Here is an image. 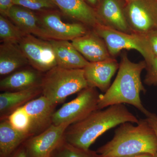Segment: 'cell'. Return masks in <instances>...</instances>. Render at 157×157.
<instances>
[{
  "label": "cell",
  "instance_id": "29",
  "mask_svg": "<svg viewBox=\"0 0 157 157\" xmlns=\"http://www.w3.org/2000/svg\"><path fill=\"white\" fill-rule=\"evenodd\" d=\"M146 119L154 130L157 137V115L155 113L148 111L145 115Z\"/></svg>",
  "mask_w": 157,
  "mask_h": 157
},
{
  "label": "cell",
  "instance_id": "10",
  "mask_svg": "<svg viewBox=\"0 0 157 157\" xmlns=\"http://www.w3.org/2000/svg\"><path fill=\"white\" fill-rule=\"evenodd\" d=\"M69 126L52 124L44 132L29 137L22 144L28 157H50L65 140V133Z\"/></svg>",
  "mask_w": 157,
  "mask_h": 157
},
{
  "label": "cell",
  "instance_id": "14",
  "mask_svg": "<svg viewBox=\"0 0 157 157\" xmlns=\"http://www.w3.org/2000/svg\"><path fill=\"white\" fill-rule=\"evenodd\" d=\"M95 12L98 24L120 32L133 33L124 11L117 0H102Z\"/></svg>",
  "mask_w": 157,
  "mask_h": 157
},
{
  "label": "cell",
  "instance_id": "34",
  "mask_svg": "<svg viewBox=\"0 0 157 157\" xmlns=\"http://www.w3.org/2000/svg\"><path fill=\"white\" fill-rule=\"evenodd\" d=\"M124 1H125L126 2H129V1H131V0H124Z\"/></svg>",
  "mask_w": 157,
  "mask_h": 157
},
{
  "label": "cell",
  "instance_id": "30",
  "mask_svg": "<svg viewBox=\"0 0 157 157\" xmlns=\"http://www.w3.org/2000/svg\"><path fill=\"white\" fill-rule=\"evenodd\" d=\"M10 157H28L23 145L17 149Z\"/></svg>",
  "mask_w": 157,
  "mask_h": 157
},
{
  "label": "cell",
  "instance_id": "25",
  "mask_svg": "<svg viewBox=\"0 0 157 157\" xmlns=\"http://www.w3.org/2000/svg\"><path fill=\"white\" fill-rule=\"evenodd\" d=\"M14 6H21L31 11H43L57 7L52 0H13Z\"/></svg>",
  "mask_w": 157,
  "mask_h": 157
},
{
  "label": "cell",
  "instance_id": "20",
  "mask_svg": "<svg viewBox=\"0 0 157 157\" xmlns=\"http://www.w3.org/2000/svg\"><path fill=\"white\" fill-rule=\"evenodd\" d=\"M29 65L18 44L4 42L0 45V75L6 76Z\"/></svg>",
  "mask_w": 157,
  "mask_h": 157
},
{
  "label": "cell",
  "instance_id": "15",
  "mask_svg": "<svg viewBox=\"0 0 157 157\" xmlns=\"http://www.w3.org/2000/svg\"><path fill=\"white\" fill-rule=\"evenodd\" d=\"M33 68H23L0 81V89L4 92L16 91L41 86L43 75Z\"/></svg>",
  "mask_w": 157,
  "mask_h": 157
},
{
  "label": "cell",
  "instance_id": "3",
  "mask_svg": "<svg viewBox=\"0 0 157 157\" xmlns=\"http://www.w3.org/2000/svg\"><path fill=\"white\" fill-rule=\"evenodd\" d=\"M136 124H121L112 139L96 151L101 157H125L142 153L154 155L157 152L154 130L146 118L139 120Z\"/></svg>",
  "mask_w": 157,
  "mask_h": 157
},
{
  "label": "cell",
  "instance_id": "19",
  "mask_svg": "<svg viewBox=\"0 0 157 157\" xmlns=\"http://www.w3.org/2000/svg\"><path fill=\"white\" fill-rule=\"evenodd\" d=\"M42 94L41 86L16 91L4 92L0 94L1 119L8 116Z\"/></svg>",
  "mask_w": 157,
  "mask_h": 157
},
{
  "label": "cell",
  "instance_id": "26",
  "mask_svg": "<svg viewBox=\"0 0 157 157\" xmlns=\"http://www.w3.org/2000/svg\"><path fill=\"white\" fill-rule=\"evenodd\" d=\"M147 73L144 83L147 86L157 85V57L155 56L150 61L146 63Z\"/></svg>",
  "mask_w": 157,
  "mask_h": 157
},
{
  "label": "cell",
  "instance_id": "13",
  "mask_svg": "<svg viewBox=\"0 0 157 157\" xmlns=\"http://www.w3.org/2000/svg\"><path fill=\"white\" fill-rule=\"evenodd\" d=\"M71 41L76 50L90 63L112 58L104 40L93 29L84 36Z\"/></svg>",
  "mask_w": 157,
  "mask_h": 157
},
{
  "label": "cell",
  "instance_id": "9",
  "mask_svg": "<svg viewBox=\"0 0 157 157\" xmlns=\"http://www.w3.org/2000/svg\"><path fill=\"white\" fill-rule=\"evenodd\" d=\"M41 27L47 39L70 40L84 36L91 29L81 23L65 22L60 15L54 11L38 15Z\"/></svg>",
  "mask_w": 157,
  "mask_h": 157
},
{
  "label": "cell",
  "instance_id": "32",
  "mask_svg": "<svg viewBox=\"0 0 157 157\" xmlns=\"http://www.w3.org/2000/svg\"><path fill=\"white\" fill-rule=\"evenodd\" d=\"M87 1L90 4L93 5H95L98 2V0H87Z\"/></svg>",
  "mask_w": 157,
  "mask_h": 157
},
{
  "label": "cell",
  "instance_id": "24",
  "mask_svg": "<svg viewBox=\"0 0 157 157\" xmlns=\"http://www.w3.org/2000/svg\"><path fill=\"white\" fill-rule=\"evenodd\" d=\"M7 118L15 130L32 137L30 119L23 106L11 113Z\"/></svg>",
  "mask_w": 157,
  "mask_h": 157
},
{
  "label": "cell",
  "instance_id": "31",
  "mask_svg": "<svg viewBox=\"0 0 157 157\" xmlns=\"http://www.w3.org/2000/svg\"><path fill=\"white\" fill-rule=\"evenodd\" d=\"M153 155L149 153H142L125 157H153Z\"/></svg>",
  "mask_w": 157,
  "mask_h": 157
},
{
  "label": "cell",
  "instance_id": "11",
  "mask_svg": "<svg viewBox=\"0 0 157 157\" xmlns=\"http://www.w3.org/2000/svg\"><path fill=\"white\" fill-rule=\"evenodd\" d=\"M120 63L113 58L89 63L83 68L89 87L98 88L105 93L110 87L111 79L119 68Z\"/></svg>",
  "mask_w": 157,
  "mask_h": 157
},
{
  "label": "cell",
  "instance_id": "16",
  "mask_svg": "<svg viewBox=\"0 0 157 157\" xmlns=\"http://www.w3.org/2000/svg\"><path fill=\"white\" fill-rule=\"evenodd\" d=\"M53 48L57 66L69 69H83L89 62L68 40L49 39Z\"/></svg>",
  "mask_w": 157,
  "mask_h": 157
},
{
  "label": "cell",
  "instance_id": "28",
  "mask_svg": "<svg viewBox=\"0 0 157 157\" xmlns=\"http://www.w3.org/2000/svg\"><path fill=\"white\" fill-rule=\"evenodd\" d=\"M14 6L13 0H0L1 15L8 17L9 10Z\"/></svg>",
  "mask_w": 157,
  "mask_h": 157
},
{
  "label": "cell",
  "instance_id": "4",
  "mask_svg": "<svg viewBox=\"0 0 157 157\" xmlns=\"http://www.w3.org/2000/svg\"><path fill=\"white\" fill-rule=\"evenodd\" d=\"M41 87L42 95L56 106L88 85L83 69H66L57 66L43 75Z\"/></svg>",
  "mask_w": 157,
  "mask_h": 157
},
{
  "label": "cell",
  "instance_id": "22",
  "mask_svg": "<svg viewBox=\"0 0 157 157\" xmlns=\"http://www.w3.org/2000/svg\"><path fill=\"white\" fill-rule=\"evenodd\" d=\"M25 34L7 17L0 16V40L2 43L18 44Z\"/></svg>",
  "mask_w": 157,
  "mask_h": 157
},
{
  "label": "cell",
  "instance_id": "18",
  "mask_svg": "<svg viewBox=\"0 0 157 157\" xmlns=\"http://www.w3.org/2000/svg\"><path fill=\"white\" fill-rule=\"evenodd\" d=\"M8 17L24 33L48 40L40 25L38 15L29 9L14 5L9 10Z\"/></svg>",
  "mask_w": 157,
  "mask_h": 157
},
{
  "label": "cell",
  "instance_id": "23",
  "mask_svg": "<svg viewBox=\"0 0 157 157\" xmlns=\"http://www.w3.org/2000/svg\"><path fill=\"white\" fill-rule=\"evenodd\" d=\"M50 157H101L96 151L78 148L65 139L51 155Z\"/></svg>",
  "mask_w": 157,
  "mask_h": 157
},
{
  "label": "cell",
  "instance_id": "8",
  "mask_svg": "<svg viewBox=\"0 0 157 157\" xmlns=\"http://www.w3.org/2000/svg\"><path fill=\"white\" fill-rule=\"evenodd\" d=\"M18 44L35 70L46 73L57 66L54 52L48 40L26 34Z\"/></svg>",
  "mask_w": 157,
  "mask_h": 157
},
{
  "label": "cell",
  "instance_id": "17",
  "mask_svg": "<svg viewBox=\"0 0 157 157\" xmlns=\"http://www.w3.org/2000/svg\"><path fill=\"white\" fill-rule=\"evenodd\" d=\"M67 16L93 29L98 24L96 12L84 0H52Z\"/></svg>",
  "mask_w": 157,
  "mask_h": 157
},
{
  "label": "cell",
  "instance_id": "2",
  "mask_svg": "<svg viewBox=\"0 0 157 157\" xmlns=\"http://www.w3.org/2000/svg\"><path fill=\"white\" fill-rule=\"evenodd\" d=\"M146 67L145 61L134 63L129 59L126 53L123 54L115 80L104 94L100 95L98 109L126 104L132 105L146 115L148 110L143 106L140 98V93L145 94L146 92L140 77Z\"/></svg>",
  "mask_w": 157,
  "mask_h": 157
},
{
  "label": "cell",
  "instance_id": "5",
  "mask_svg": "<svg viewBox=\"0 0 157 157\" xmlns=\"http://www.w3.org/2000/svg\"><path fill=\"white\" fill-rule=\"evenodd\" d=\"M104 40L110 56L114 58L123 49H135L141 54L146 63L155 56L145 35L127 33L98 24L93 29Z\"/></svg>",
  "mask_w": 157,
  "mask_h": 157
},
{
  "label": "cell",
  "instance_id": "12",
  "mask_svg": "<svg viewBox=\"0 0 157 157\" xmlns=\"http://www.w3.org/2000/svg\"><path fill=\"white\" fill-rule=\"evenodd\" d=\"M31 122L30 134L35 136L44 132L52 124V115L56 105L42 95L23 106Z\"/></svg>",
  "mask_w": 157,
  "mask_h": 157
},
{
  "label": "cell",
  "instance_id": "7",
  "mask_svg": "<svg viewBox=\"0 0 157 157\" xmlns=\"http://www.w3.org/2000/svg\"><path fill=\"white\" fill-rule=\"evenodd\" d=\"M124 12L134 33L145 35L157 30V0H131Z\"/></svg>",
  "mask_w": 157,
  "mask_h": 157
},
{
  "label": "cell",
  "instance_id": "21",
  "mask_svg": "<svg viewBox=\"0 0 157 157\" xmlns=\"http://www.w3.org/2000/svg\"><path fill=\"white\" fill-rule=\"evenodd\" d=\"M0 123V157H10L30 136L15 130L7 118Z\"/></svg>",
  "mask_w": 157,
  "mask_h": 157
},
{
  "label": "cell",
  "instance_id": "33",
  "mask_svg": "<svg viewBox=\"0 0 157 157\" xmlns=\"http://www.w3.org/2000/svg\"><path fill=\"white\" fill-rule=\"evenodd\" d=\"M153 157H157V152L154 155Z\"/></svg>",
  "mask_w": 157,
  "mask_h": 157
},
{
  "label": "cell",
  "instance_id": "1",
  "mask_svg": "<svg viewBox=\"0 0 157 157\" xmlns=\"http://www.w3.org/2000/svg\"><path fill=\"white\" fill-rule=\"evenodd\" d=\"M139 120L124 104L111 105L97 109L82 120L70 125L65 132V139L78 148L90 149L98 137L109 129L124 123L137 124Z\"/></svg>",
  "mask_w": 157,
  "mask_h": 157
},
{
  "label": "cell",
  "instance_id": "27",
  "mask_svg": "<svg viewBox=\"0 0 157 157\" xmlns=\"http://www.w3.org/2000/svg\"><path fill=\"white\" fill-rule=\"evenodd\" d=\"M144 35L146 37L152 52L155 56L157 57V30L151 31Z\"/></svg>",
  "mask_w": 157,
  "mask_h": 157
},
{
  "label": "cell",
  "instance_id": "6",
  "mask_svg": "<svg viewBox=\"0 0 157 157\" xmlns=\"http://www.w3.org/2000/svg\"><path fill=\"white\" fill-rule=\"evenodd\" d=\"M100 95L95 88L88 86L82 90L74 100L55 111L52 115V124L70 125L84 119L98 109Z\"/></svg>",
  "mask_w": 157,
  "mask_h": 157
}]
</instances>
